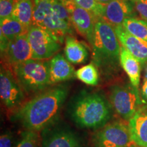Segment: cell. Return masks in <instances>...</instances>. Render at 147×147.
Here are the masks:
<instances>
[{"label": "cell", "instance_id": "obj_3", "mask_svg": "<svg viewBox=\"0 0 147 147\" xmlns=\"http://www.w3.org/2000/svg\"><path fill=\"white\" fill-rule=\"evenodd\" d=\"M121 48L113 25L103 18H95L92 60L104 76H111L119 70Z\"/></svg>", "mask_w": 147, "mask_h": 147}, {"label": "cell", "instance_id": "obj_12", "mask_svg": "<svg viewBox=\"0 0 147 147\" xmlns=\"http://www.w3.org/2000/svg\"><path fill=\"white\" fill-rule=\"evenodd\" d=\"M113 27L121 45L134 55L142 65L147 64L146 42L130 34L123 25Z\"/></svg>", "mask_w": 147, "mask_h": 147}, {"label": "cell", "instance_id": "obj_15", "mask_svg": "<svg viewBox=\"0 0 147 147\" xmlns=\"http://www.w3.org/2000/svg\"><path fill=\"white\" fill-rule=\"evenodd\" d=\"M132 142L140 147H147V105L142 106L129 121Z\"/></svg>", "mask_w": 147, "mask_h": 147}, {"label": "cell", "instance_id": "obj_33", "mask_svg": "<svg viewBox=\"0 0 147 147\" xmlns=\"http://www.w3.org/2000/svg\"><path fill=\"white\" fill-rule=\"evenodd\" d=\"M146 78H147V69H146Z\"/></svg>", "mask_w": 147, "mask_h": 147}, {"label": "cell", "instance_id": "obj_23", "mask_svg": "<svg viewBox=\"0 0 147 147\" xmlns=\"http://www.w3.org/2000/svg\"><path fill=\"white\" fill-rule=\"evenodd\" d=\"M76 77L79 80L89 86H96L99 82L98 68L94 63L88 64L76 71Z\"/></svg>", "mask_w": 147, "mask_h": 147}, {"label": "cell", "instance_id": "obj_9", "mask_svg": "<svg viewBox=\"0 0 147 147\" xmlns=\"http://www.w3.org/2000/svg\"><path fill=\"white\" fill-rule=\"evenodd\" d=\"M70 15L71 23L77 32L84 37L91 47L93 41L95 17L72 0H61Z\"/></svg>", "mask_w": 147, "mask_h": 147}, {"label": "cell", "instance_id": "obj_19", "mask_svg": "<svg viewBox=\"0 0 147 147\" xmlns=\"http://www.w3.org/2000/svg\"><path fill=\"white\" fill-rule=\"evenodd\" d=\"M34 14L33 0H15L12 17L19 21L27 30L32 25Z\"/></svg>", "mask_w": 147, "mask_h": 147}, {"label": "cell", "instance_id": "obj_30", "mask_svg": "<svg viewBox=\"0 0 147 147\" xmlns=\"http://www.w3.org/2000/svg\"><path fill=\"white\" fill-rule=\"evenodd\" d=\"M95 1H97L98 3H102L103 5H105V4H107L108 3H109L110 1H111L112 0H95Z\"/></svg>", "mask_w": 147, "mask_h": 147}, {"label": "cell", "instance_id": "obj_13", "mask_svg": "<svg viewBox=\"0 0 147 147\" xmlns=\"http://www.w3.org/2000/svg\"><path fill=\"white\" fill-rule=\"evenodd\" d=\"M129 0H112L104 5L102 18L113 26L122 25L125 19L133 17V6Z\"/></svg>", "mask_w": 147, "mask_h": 147}, {"label": "cell", "instance_id": "obj_32", "mask_svg": "<svg viewBox=\"0 0 147 147\" xmlns=\"http://www.w3.org/2000/svg\"><path fill=\"white\" fill-rule=\"evenodd\" d=\"M129 1H131V2H132V3H134V2H136V1H138V0H129Z\"/></svg>", "mask_w": 147, "mask_h": 147}, {"label": "cell", "instance_id": "obj_1", "mask_svg": "<svg viewBox=\"0 0 147 147\" xmlns=\"http://www.w3.org/2000/svg\"><path fill=\"white\" fill-rule=\"evenodd\" d=\"M68 94L67 86L56 85L35 95L14 114L27 130L43 131L56 122Z\"/></svg>", "mask_w": 147, "mask_h": 147}, {"label": "cell", "instance_id": "obj_28", "mask_svg": "<svg viewBox=\"0 0 147 147\" xmlns=\"http://www.w3.org/2000/svg\"><path fill=\"white\" fill-rule=\"evenodd\" d=\"M14 136L10 132H5L0 137V147H14Z\"/></svg>", "mask_w": 147, "mask_h": 147}, {"label": "cell", "instance_id": "obj_5", "mask_svg": "<svg viewBox=\"0 0 147 147\" xmlns=\"http://www.w3.org/2000/svg\"><path fill=\"white\" fill-rule=\"evenodd\" d=\"M109 101L116 113L125 121H129L142 105L138 89L131 84L112 86Z\"/></svg>", "mask_w": 147, "mask_h": 147}, {"label": "cell", "instance_id": "obj_27", "mask_svg": "<svg viewBox=\"0 0 147 147\" xmlns=\"http://www.w3.org/2000/svg\"><path fill=\"white\" fill-rule=\"evenodd\" d=\"M134 3L135 10L140 16L147 21V0H138Z\"/></svg>", "mask_w": 147, "mask_h": 147}, {"label": "cell", "instance_id": "obj_6", "mask_svg": "<svg viewBox=\"0 0 147 147\" xmlns=\"http://www.w3.org/2000/svg\"><path fill=\"white\" fill-rule=\"evenodd\" d=\"M32 51V59L47 60L60 50L62 43L50 31L39 25H32L27 32Z\"/></svg>", "mask_w": 147, "mask_h": 147}, {"label": "cell", "instance_id": "obj_14", "mask_svg": "<svg viewBox=\"0 0 147 147\" xmlns=\"http://www.w3.org/2000/svg\"><path fill=\"white\" fill-rule=\"evenodd\" d=\"M49 76L51 85L70 80L76 76L73 66L61 54H57L49 61Z\"/></svg>", "mask_w": 147, "mask_h": 147}, {"label": "cell", "instance_id": "obj_29", "mask_svg": "<svg viewBox=\"0 0 147 147\" xmlns=\"http://www.w3.org/2000/svg\"><path fill=\"white\" fill-rule=\"evenodd\" d=\"M142 98L147 102V78L144 80L142 87Z\"/></svg>", "mask_w": 147, "mask_h": 147}, {"label": "cell", "instance_id": "obj_25", "mask_svg": "<svg viewBox=\"0 0 147 147\" xmlns=\"http://www.w3.org/2000/svg\"><path fill=\"white\" fill-rule=\"evenodd\" d=\"M41 140L37 131L27 130L21 135V138L14 147H40Z\"/></svg>", "mask_w": 147, "mask_h": 147}, {"label": "cell", "instance_id": "obj_20", "mask_svg": "<svg viewBox=\"0 0 147 147\" xmlns=\"http://www.w3.org/2000/svg\"><path fill=\"white\" fill-rule=\"evenodd\" d=\"M0 21V34H2L9 40L27 32V29L12 16Z\"/></svg>", "mask_w": 147, "mask_h": 147}, {"label": "cell", "instance_id": "obj_22", "mask_svg": "<svg viewBox=\"0 0 147 147\" xmlns=\"http://www.w3.org/2000/svg\"><path fill=\"white\" fill-rule=\"evenodd\" d=\"M34 14L32 25H40L45 18L53 14V0H33Z\"/></svg>", "mask_w": 147, "mask_h": 147}, {"label": "cell", "instance_id": "obj_11", "mask_svg": "<svg viewBox=\"0 0 147 147\" xmlns=\"http://www.w3.org/2000/svg\"><path fill=\"white\" fill-rule=\"evenodd\" d=\"M2 56L7 64L12 67L32 59V48L27 33L10 40L6 50L1 54Z\"/></svg>", "mask_w": 147, "mask_h": 147}, {"label": "cell", "instance_id": "obj_21", "mask_svg": "<svg viewBox=\"0 0 147 147\" xmlns=\"http://www.w3.org/2000/svg\"><path fill=\"white\" fill-rule=\"evenodd\" d=\"M122 25L130 34L147 43V21L141 18L129 17L125 19Z\"/></svg>", "mask_w": 147, "mask_h": 147}, {"label": "cell", "instance_id": "obj_16", "mask_svg": "<svg viewBox=\"0 0 147 147\" xmlns=\"http://www.w3.org/2000/svg\"><path fill=\"white\" fill-rule=\"evenodd\" d=\"M120 64L129 78L132 85L138 87L140 81L141 63L134 55L121 46Z\"/></svg>", "mask_w": 147, "mask_h": 147}, {"label": "cell", "instance_id": "obj_8", "mask_svg": "<svg viewBox=\"0 0 147 147\" xmlns=\"http://www.w3.org/2000/svg\"><path fill=\"white\" fill-rule=\"evenodd\" d=\"M93 147H129L132 142L129 125L113 121L96 130L92 136Z\"/></svg>", "mask_w": 147, "mask_h": 147}, {"label": "cell", "instance_id": "obj_17", "mask_svg": "<svg viewBox=\"0 0 147 147\" xmlns=\"http://www.w3.org/2000/svg\"><path fill=\"white\" fill-rule=\"evenodd\" d=\"M64 54L69 62L74 64H80L87 61L89 53L83 44L72 36L65 38Z\"/></svg>", "mask_w": 147, "mask_h": 147}, {"label": "cell", "instance_id": "obj_4", "mask_svg": "<svg viewBox=\"0 0 147 147\" xmlns=\"http://www.w3.org/2000/svg\"><path fill=\"white\" fill-rule=\"evenodd\" d=\"M13 72L23 91L28 95H36L51 86L49 61L31 59L18 63Z\"/></svg>", "mask_w": 147, "mask_h": 147}, {"label": "cell", "instance_id": "obj_10", "mask_svg": "<svg viewBox=\"0 0 147 147\" xmlns=\"http://www.w3.org/2000/svg\"><path fill=\"white\" fill-rule=\"evenodd\" d=\"M51 127L42 131L40 147H82L77 136L68 129Z\"/></svg>", "mask_w": 147, "mask_h": 147}, {"label": "cell", "instance_id": "obj_31", "mask_svg": "<svg viewBox=\"0 0 147 147\" xmlns=\"http://www.w3.org/2000/svg\"><path fill=\"white\" fill-rule=\"evenodd\" d=\"M129 147H140V146H138V145H137V144H136L135 143H134V142H132L131 144V145H130V146H129Z\"/></svg>", "mask_w": 147, "mask_h": 147}, {"label": "cell", "instance_id": "obj_26", "mask_svg": "<svg viewBox=\"0 0 147 147\" xmlns=\"http://www.w3.org/2000/svg\"><path fill=\"white\" fill-rule=\"evenodd\" d=\"M15 0H0V20L12 16Z\"/></svg>", "mask_w": 147, "mask_h": 147}, {"label": "cell", "instance_id": "obj_24", "mask_svg": "<svg viewBox=\"0 0 147 147\" xmlns=\"http://www.w3.org/2000/svg\"><path fill=\"white\" fill-rule=\"evenodd\" d=\"M72 1L81 8L89 11L95 18H102L104 5L98 3L95 0H72Z\"/></svg>", "mask_w": 147, "mask_h": 147}, {"label": "cell", "instance_id": "obj_7", "mask_svg": "<svg viewBox=\"0 0 147 147\" xmlns=\"http://www.w3.org/2000/svg\"><path fill=\"white\" fill-rule=\"evenodd\" d=\"M0 96L4 107L13 115L26 102L25 93L18 82L13 71L5 64L1 65Z\"/></svg>", "mask_w": 147, "mask_h": 147}, {"label": "cell", "instance_id": "obj_2", "mask_svg": "<svg viewBox=\"0 0 147 147\" xmlns=\"http://www.w3.org/2000/svg\"><path fill=\"white\" fill-rule=\"evenodd\" d=\"M113 107L100 92L80 91L71 101L69 114L79 127L98 129L110 122Z\"/></svg>", "mask_w": 147, "mask_h": 147}, {"label": "cell", "instance_id": "obj_18", "mask_svg": "<svg viewBox=\"0 0 147 147\" xmlns=\"http://www.w3.org/2000/svg\"><path fill=\"white\" fill-rule=\"evenodd\" d=\"M40 26L52 32L62 44L66 36L74 34L72 23L58 17L54 14L47 16Z\"/></svg>", "mask_w": 147, "mask_h": 147}]
</instances>
